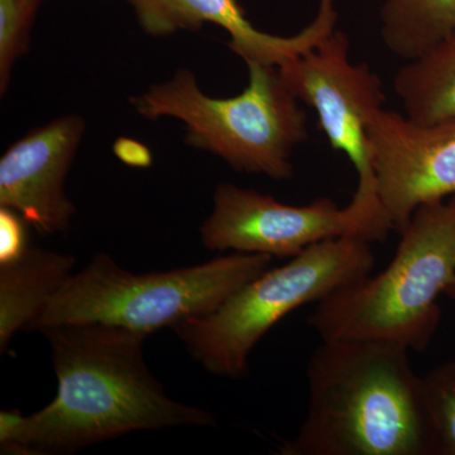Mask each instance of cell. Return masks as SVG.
I'll use <instances>...</instances> for the list:
<instances>
[{
	"instance_id": "cell-1",
	"label": "cell",
	"mask_w": 455,
	"mask_h": 455,
	"mask_svg": "<svg viewBox=\"0 0 455 455\" xmlns=\"http://www.w3.org/2000/svg\"><path fill=\"white\" fill-rule=\"evenodd\" d=\"M52 352L56 397L29 416L0 412L5 454H70L134 431L217 427L211 412L167 396L147 367V335L106 324L42 331Z\"/></svg>"
},
{
	"instance_id": "cell-2",
	"label": "cell",
	"mask_w": 455,
	"mask_h": 455,
	"mask_svg": "<svg viewBox=\"0 0 455 455\" xmlns=\"http://www.w3.org/2000/svg\"><path fill=\"white\" fill-rule=\"evenodd\" d=\"M410 350L386 340H322L309 401L283 455H440Z\"/></svg>"
},
{
	"instance_id": "cell-3",
	"label": "cell",
	"mask_w": 455,
	"mask_h": 455,
	"mask_svg": "<svg viewBox=\"0 0 455 455\" xmlns=\"http://www.w3.org/2000/svg\"><path fill=\"white\" fill-rule=\"evenodd\" d=\"M390 265L317 302L322 340H386L424 352L438 331V299L455 277V196L415 212Z\"/></svg>"
},
{
	"instance_id": "cell-4",
	"label": "cell",
	"mask_w": 455,
	"mask_h": 455,
	"mask_svg": "<svg viewBox=\"0 0 455 455\" xmlns=\"http://www.w3.org/2000/svg\"><path fill=\"white\" fill-rule=\"evenodd\" d=\"M247 68L248 85L235 97H209L193 71L179 68L166 82L131 98V104L143 118L178 119L188 146L236 171L291 179L293 152L309 137L307 113L278 66Z\"/></svg>"
},
{
	"instance_id": "cell-5",
	"label": "cell",
	"mask_w": 455,
	"mask_h": 455,
	"mask_svg": "<svg viewBox=\"0 0 455 455\" xmlns=\"http://www.w3.org/2000/svg\"><path fill=\"white\" fill-rule=\"evenodd\" d=\"M267 254L235 252L203 265L136 275L98 253L71 275L28 331L65 324H106L148 335L188 317L212 313L271 267Z\"/></svg>"
},
{
	"instance_id": "cell-6",
	"label": "cell",
	"mask_w": 455,
	"mask_h": 455,
	"mask_svg": "<svg viewBox=\"0 0 455 455\" xmlns=\"http://www.w3.org/2000/svg\"><path fill=\"white\" fill-rule=\"evenodd\" d=\"M373 267L372 243L364 239L320 242L243 284L212 313L188 317L171 331L208 372L241 379L254 347L272 326L367 277Z\"/></svg>"
},
{
	"instance_id": "cell-7",
	"label": "cell",
	"mask_w": 455,
	"mask_h": 455,
	"mask_svg": "<svg viewBox=\"0 0 455 455\" xmlns=\"http://www.w3.org/2000/svg\"><path fill=\"white\" fill-rule=\"evenodd\" d=\"M280 71L296 98L315 112L329 145L355 167L357 188L347 209L359 238L385 241L392 227L377 196L368 139L371 122L386 103L379 75L352 61L348 36L338 29L315 49L280 66Z\"/></svg>"
},
{
	"instance_id": "cell-8",
	"label": "cell",
	"mask_w": 455,
	"mask_h": 455,
	"mask_svg": "<svg viewBox=\"0 0 455 455\" xmlns=\"http://www.w3.org/2000/svg\"><path fill=\"white\" fill-rule=\"evenodd\" d=\"M368 139L377 196L398 235L419 209L455 196V119L420 123L383 108Z\"/></svg>"
},
{
	"instance_id": "cell-9",
	"label": "cell",
	"mask_w": 455,
	"mask_h": 455,
	"mask_svg": "<svg viewBox=\"0 0 455 455\" xmlns=\"http://www.w3.org/2000/svg\"><path fill=\"white\" fill-rule=\"evenodd\" d=\"M346 235L359 238L355 221L347 206L328 197L289 205L229 182L215 188L212 214L200 228L206 250L278 259H293L311 245Z\"/></svg>"
},
{
	"instance_id": "cell-10",
	"label": "cell",
	"mask_w": 455,
	"mask_h": 455,
	"mask_svg": "<svg viewBox=\"0 0 455 455\" xmlns=\"http://www.w3.org/2000/svg\"><path fill=\"white\" fill-rule=\"evenodd\" d=\"M85 131L82 116L68 114L9 146L0 158V208L16 212L44 235L68 230L76 208L65 182Z\"/></svg>"
},
{
	"instance_id": "cell-11",
	"label": "cell",
	"mask_w": 455,
	"mask_h": 455,
	"mask_svg": "<svg viewBox=\"0 0 455 455\" xmlns=\"http://www.w3.org/2000/svg\"><path fill=\"white\" fill-rule=\"evenodd\" d=\"M142 31L152 37H167L180 31L196 32L206 23L229 35L228 47L244 64L283 66L315 49L335 31V0H319L311 23L292 36L259 31L238 0H128Z\"/></svg>"
},
{
	"instance_id": "cell-12",
	"label": "cell",
	"mask_w": 455,
	"mask_h": 455,
	"mask_svg": "<svg viewBox=\"0 0 455 455\" xmlns=\"http://www.w3.org/2000/svg\"><path fill=\"white\" fill-rule=\"evenodd\" d=\"M76 259L28 245L0 265V352L20 331H28L47 302L73 275Z\"/></svg>"
},
{
	"instance_id": "cell-13",
	"label": "cell",
	"mask_w": 455,
	"mask_h": 455,
	"mask_svg": "<svg viewBox=\"0 0 455 455\" xmlns=\"http://www.w3.org/2000/svg\"><path fill=\"white\" fill-rule=\"evenodd\" d=\"M395 92L412 121L455 119V31L397 71Z\"/></svg>"
},
{
	"instance_id": "cell-14",
	"label": "cell",
	"mask_w": 455,
	"mask_h": 455,
	"mask_svg": "<svg viewBox=\"0 0 455 455\" xmlns=\"http://www.w3.org/2000/svg\"><path fill=\"white\" fill-rule=\"evenodd\" d=\"M379 22L386 49L410 61L455 31V0H382Z\"/></svg>"
},
{
	"instance_id": "cell-15",
	"label": "cell",
	"mask_w": 455,
	"mask_h": 455,
	"mask_svg": "<svg viewBox=\"0 0 455 455\" xmlns=\"http://www.w3.org/2000/svg\"><path fill=\"white\" fill-rule=\"evenodd\" d=\"M44 0H0V92H7L14 64L27 55L36 16Z\"/></svg>"
},
{
	"instance_id": "cell-16",
	"label": "cell",
	"mask_w": 455,
	"mask_h": 455,
	"mask_svg": "<svg viewBox=\"0 0 455 455\" xmlns=\"http://www.w3.org/2000/svg\"><path fill=\"white\" fill-rule=\"evenodd\" d=\"M421 385L440 455H455V361L434 367L421 376Z\"/></svg>"
},
{
	"instance_id": "cell-17",
	"label": "cell",
	"mask_w": 455,
	"mask_h": 455,
	"mask_svg": "<svg viewBox=\"0 0 455 455\" xmlns=\"http://www.w3.org/2000/svg\"><path fill=\"white\" fill-rule=\"evenodd\" d=\"M25 220L16 212L0 208V265L18 259L28 247Z\"/></svg>"
},
{
	"instance_id": "cell-18",
	"label": "cell",
	"mask_w": 455,
	"mask_h": 455,
	"mask_svg": "<svg viewBox=\"0 0 455 455\" xmlns=\"http://www.w3.org/2000/svg\"><path fill=\"white\" fill-rule=\"evenodd\" d=\"M113 152L121 163L134 169H147L154 161L148 147L140 140L128 139V137H119L114 142Z\"/></svg>"
},
{
	"instance_id": "cell-19",
	"label": "cell",
	"mask_w": 455,
	"mask_h": 455,
	"mask_svg": "<svg viewBox=\"0 0 455 455\" xmlns=\"http://www.w3.org/2000/svg\"><path fill=\"white\" fill-rule=\"evenodd\" d=\"M445 295H447L451 300L455 301V277L453 278V281H451V283L449 284L447 291H445Z\"/></svg>"
}]
</instances>
